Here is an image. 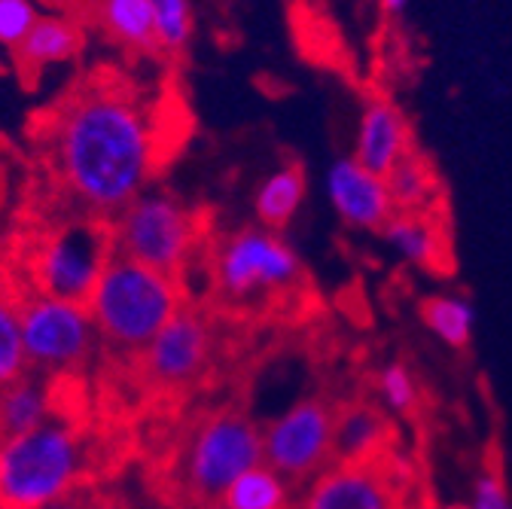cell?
<instances>
[{
  "label": "cell",
  "instance_id": "obj_22",
  "mask_svg": "<svg viewBox=\"0 0 512 509\" xmlns=\"http://www.w3.org/2000/svg\"><path fill=\"white\" fill-rule=\"evenodd\" d=\"M226 509H293V488L266 464L241 473L220 497Z\"/></svg>",
  "mask_w": 512,
  "mask_h": 509
},
{
  "label": "cell",
  "instance_id": "obj_25",
  "mask_svg": "<svg viewBox=\"0 0 512 509\" xmlns=\"http://www.w3.org/2000/svg\"><path fill=\"white\" fill-rule=\"evenodd\" d=\"M153 31L159 52H183L192 37V4L189 0H153Z\"/></svg>",
  "mask_w": 512,
  "mask_h": 509
},
{
  "label": "cell",
  "instance_id": "obj_3",
  "mask_svg": "<svg viewBox=\"0 0 512 509\" xmlns=\"http://www.w3.org/2000/svg\"><path fill=\"white\" fill-rule=\"evenodd\" d=\"M138 436L125 421L52 412L40 427L0 445V509H40L83 485H107Z\"/></svg>",
  "mask_w": 512,
  "mask_h": 509
},
{
  "label": "cell",
  "instance_id": "obj_14",
  "mask_svg": "<svg viewBox=\"0 0 512 509\" xmlns=\"http://www.w3.org/2000/svg\"><path fill=\"white\" fill-rule=\"evenodd\" d=\"M409 153H412V129L403 110L384 98L369 101L357 125L354 162L375 177H388L394 165L403 162Z\"/></svg>",
  "mask_w": 512,
  "mask_h": 509
},
{
  "label": "cell",
  "instance_id": "obj_27",
  "mask_svg": "<svg viewBox=\"0 0 512 509\" xmlns=\"http://www.w3.org/2000/svg\"><path fill=\"white\" fill-rule=\"evenodd\" d=\"M37 22V7L31 0H0V43L16 49Z\"/></svg>",
  "mask_w": 512,
  "mask_h": 509
},
{
  "label": "cell",
  "instance_id": "obj_13",
  "mask_svg": "<svg viewBox=\"0 0 512 509\" xmlns=\"http://www.w3.org/2000/svg\"><path fill=\"white\" fill-rule=\"evenodd\" d=\"M381 238L388 241L400 257L430 275L448 278L455 272V247L448 223L439 217V205L430 211H394L384 223Z\"/></svg>",
  "mask_w": 512,
  "mask_h": 509
},
{
  "label": "cell",
  "instance_id": "obj_17",
  "mask_svg": "<svg viewBox=\"0 0 512 509\" xmlns=\"http://www.w3.org/2000/svg\"><path fill=\"white\" fill-rule=\"evenodd\" d=\"M52 415L49 378L25 372L13 385L0 388V445L40 427Z\"/></svg>",
  "mask_w": 512,
  "mask_h": 509
},
{
  "label": "cell",
  "instance_id": "obj_8",
  "mask_svg": "<svg viewBox=\"0 0 512 509\" xmlns=\"http://www.w3.org/2000/svg\"><path fill=\"white\" fill-rule=\"evenodd\" d=\"M183 302L186 299L171 278L122 257V253H113L86 302L101 342V357H138L183 308Z\"/></svg>",
  "mask_w": 512,
  "mask_h": 509
},
{
  "label": "cell",
  "instance_id": "obj_16",
  "mask_svg": "<svg viewBox=\"0 0 512 509\" xmlns=\"http://www.w3.org/2000/svg\"><path fill=\"white\" fill-rule=\"evenodd\" d=\"M86 49V31L77 19L68 16H37L28 37L10 49L13 65L22 77V83H34L49 65H64L74 61Z\"/></svg>",
  "mask_w": 512,
  "mask_h": 509
},
{
  "label": "cell",
  "instance_id": "obj_9",
  "mask_svg": "<svg viewBox=\"0 0 512 509\" xmlns=\"http://www.w3.org/2000/svg\"><path fill=\"white\" fill-rule=\"evenodd\" d=\"M7 266V263H4ZM10 269V266H7ZM10 299L19 314L28 369L37 375H86L101 357V342L86 305L28 290L10 272Z\"/></svg>",
  "mask_w": 512,
  "mask_h": 509
},
{
  "label": "cell",
  "instance_id": "obj_15",
  "mask_svg": "<svg viewBox=\"0 0 512 509\" xmlns=\"http://www.w3.org/2000/svg\"><path fill=\"white\" fill-rule=\"evenodd\" d=\"M394 452V418L369 400L339 403L333 424V464H366Z\"/></svg>",
  "mask_w": 512,
  "mask_h": 509
},
{
  "label": "cell",
  "instance_id": "obj_1",
  "mask_svg": "<svg viewBox=\"0 0 512 509\" xmlns=\"http://www.w3.org/2000/svg\"><path fill=\"white\" fill-rule=\"evenodd\" d=\"M43 193L28 217L113 220L174 156V113L135 77L95 65L31 122Z\"/></svg>",
  "mask_w": 512,
  "mask_h": 509
},
{
  "label": "cell",
  "instance_id": "obj_10",
  "mask_svg": "<svg viewBox=\"0 0 512 509\" xmlns=\"http://www.w3.org/2000/svg\"><path fill=\"white\" fill-rule=\"evenodd\" d=\"M336 409L339 403L314 394L296 400L287 412L263 424V464L290 488H308L333 464Z\"/></svg>",
  "mask_w": 512,
  "mask_h": 509
},
{
  "label": "cell",
  "instance_id": "obj_26",
  "mask_svg": "<svg viewBox=\"0 0 512 509\" xmlns=\"http://www.w3.org/2000/svg\"><path fill=\"white\" fill-rule=\"evenodd\" d=\"M467 506L470 509H512V494H509V485H506V476H503V464H500L497 455L488 458L482 464V470L476 473Z\"/></svg>",
  "mask_w": 512,
  "mask_h": 509
},
{
  "label": "cell",
  "instance_id": "obj_6",
  "mask_svg": "<svg viewBox=\"0 0 512 509\" xmlns=\"http://www.w3.org/2000/svg\"><path fill=\"white\" fill-rule=\"evenodd\" d=\"M113 253L116 244L110 220L25 217L0 260L28 290L49 299L86 305Z\"/></svg>",
  "mask_w": 512,
  "mask_h": 509
},
{
  "label": "cell",
  "instance_id": "obj_31",
  "mask_svg": "<svg viewBox=\"0 0 512 509\" xmlns=\"http://www.w3.org/2000/svg\"><path fill=\"white\" fill-rule=\"evenodd\" d=\"M110 509H128V506H125V500L116 494V497H113V503H110Z\"/></svg>",
  "mask_w": 512,
  "mask_h": 509
},
{
  "label": "cell",
  "instance_id": "obj_33",
  "mask_svg": "<svg viewBox=\"0 0 512 509\" xmlns=\"http://www.w3.org/2000/svg\"><path fill=\"white\" fill-rule=\"evenodd\" d=\"M7 74V65H4V58H0V77H4Z\"/></svg>",
  "mask_w": 512,
  "mask_h": 509
},
{
  "label": "cell",
  "instance_id": "obj_11",
  "mask_svg": "<svg viewBox=\"0 0 512 509\" xmlns=\"http://www.w3.org/2000/svg\"><path fill=\"white\" fill-rule=\"evenodd\" d=\"M394 452L366 464H330L296 509H406V485Z\"/></svg>",
  "mask_w": 512,
  "mask_h": 509
},
{
  "label": "cell",
  "instance_id": "obj_20",
  "mask_svg": "<svg viewBox=\"0 0 512 509\" xmlns=\"http://www.w3.org/2000/svg\"><path fill=\"white\" fill-rule=\"evenodd\" d=\"M421 324L430 330L436 342H442L452 351H467L476 336L479 311L470 296L464 293H436L421 299L418 305Z\"/></svg>",
  "mask_w": 512,
  "mask_h": 509
},
{
  "label": "cell",
  "instance_id": "obj_28",
  "mask_svg": "<svg viewBox=\"0 0 512 509\" xmlns=\"http://www.w3.org/2000/svg\"><path fill=\"white\" fill-rule=\"evenodd\" d=\"M116 491L107 488V485H83V488H74L68 494L55 497L52 503L40 506V509H110Z\"/></svg>",
  "mask_w": 512,
  "mask_h": 509
},
{
  "label": "cell",
  "instance_id": "obj_12",
  "mask_svg": "<svg viewBox=\"0 0 512 509\" xmlns=\"http://www.w3.org/2000/svg\"><path fill=\"white\" fill-rule=\"evenodd\" d=\"M327 199L336 217L360 232H381L394 217V202L388 196L384 177L369 174L354 156H342L327 171Z\"/></svg>",
  "mask_w": 512,
  "mask_h": 509
},
{
  "label": "cell",
  "instance_id": "obj_5",
  "mask_svg": "<svg viewBox=\"0 0 512 509\" xmlns=\"http://www.w3.org/2000/svg\"><path fill=\"white\" fill-rule=\"evenodd\" d=\"M305 263L281 232L263 226H238L214 235L208 250V296L202 305L235 324L272 321L305 296Z\"/></svg>",
  "mask_w": 512,
  "mask_h": 509
},
{
  "label": "cell",
  "instance_id": "obj_24",
  "mask_svg": "<svg viewBox=\"0 0 512 509\" xmlns=\"http://www.w3.org/2000/svg\"><path fill=\"white\" fill-rule=\"evenodd\" d=\"M378 397L384 403V412L391 418L415 415V409L421 403V385H418L415 372L400 360L388 363L378 372Z\"/></svg>",
  "mask_w": 512,
  "mask_h": 509
},
{
  "label": "cell",
  "instance_id": "obj_2",
  "mask_svg": "<svg viewBox=\"0 0 512 509\" xmlns=\"http://www.w3.org/2000/svg\"><path fill=\"white\" fill-rule=\"evenodd\" d=\"M256 464H263V424L238 397L180 409L150 445V491L168 509H202L220 503Z\"/></svg>",
  "mask_w": 512,
  "mask_h": 509
},
{
  "label": "cell",
  "instance_id": "obj_19",
  "mask_svg": "<svg viewBox=\"0 0 512 509\" xmlns=\"http://www.w3.org/2000/svg\"><path fill=\"white\" fill-rule=\"evenodd\" d=\"M308 193V177L302 162H287L275 174H269L253 196V211H256V226L269 232H284L296 211L302 208Z\"/></svg>",
  "mask_w": 512,
  "mask_h": 509
},
{
  "label": "cell",
  "instance_id": "obj_30",
  "mask_svg": "<svg viewBox=\"0 0 512 509\" xmlns=\"http://www.w3.org/2000/svg\"><path fill=\"white\" fill-rule=\"evenodd\" d=\"M430 509H470L467 503H436V506H430Z\"/></svg>",
  "mask_w": 512,
  "mask_h": 509
},
{
  "label": "cell",
  "instance_id": "obj_21",
  "mask_svg": "<svg viewBox=\"0 0 512 509\" xmlns=\"http://www.w3.org/2000/svg\"><path fill=\"white\" fill-rule=\"evenodd\" d=\"M394 211H430L439 205V183L424 156L415 150L394 165V171L384 177Z\"/></svg>",
  "mask_w": 512,
  "mask_h": 509
},
{
  "label": "cell",
  "instance_id": "obj_29",
  "mask_svg": "<svg viewBox=\"0 0 512 509\" xmlns=\"http://www.w3.org/2000/svg\"><path fill=\"white\" fill-rule=\"evenodd\" d=\"M409 4H412V0H381V7L388 16H403L409 10Z\"/></svg>",
  "mask_w": 512,
  "mask_h": 509
},
{
  "label": "cell",
  "instance_id": "obj_32",
  "mask_svg": "<svg viewBox=\"0 0 512 509\" xmlns=\"http://www.w3.org/2000/svg\"><path fill=\"white\" fill-rule=\"evenodd\" d=\"M202 509H226L223 503H211V506H202Z\"/></svg>",
  "mask_w": 512,
  "mask_h": 509
},
{
  "label": "cell",
  "instance_id": "obj_7",
  "mask_svg": "<svg viewBox=\"0 0 512 509\" xmlns=\"http://www.w3.org/2000/svg\"><path fill=\"white\" fill-rule=\"evenodd\" d=\"M110 223L116 253L171 278L180 293H186L192 275L202 269L208 296V250L214 229L199 205H186L171 189H147Z\"/></svg>",
  "mask_w": 512,
  "mask_h": 509
},
{
  "label": "cell",
  "instance_id": "obj_18",
  "mask_svg": "<svg viewBox=\"0 0 512 509\" xmlns=\"http://www.w3.org/2000/svg\"><path fill=\"white\" fill-rule=\"evenodd\" d=\"M92 16L116 46L159 55L153 31V0H92Z\"/></svg>",
  "mask_w": 512,
  "mask_h": 509
},
{
  "label": "cell",
  "instance_id": "obj_4",
  "mask_svg": "<svg viewBox=\"0 0 512 509\" xmlns=\"http://www.w3.org/2000/svg\"><path fill=\"white\" fill-rule=\"evenodd\" d=\"M226 317L208 305L183 302V308L159 330V336L132 360H104L107 394L116 400L132 388L147 412H180L220 378L226 342Z\"/></svg>",
  "mask_w": 512,
  "mask_h": 509
},
{
  "label": "cell",
  "instance_id": "obj_23",
  "mask_svg": "<svg viewBox=\"0 0 512 509\" xmlns=\"http://www.w3.org/2000/svg\"><path fill=\"white\" fill-rule=\"evenodd\" d=\"M25 372H28V357H25L19 314L10 299V269L0 260V388L13 385Z\"/></svg>",
  "mask_w": 512,
  "mask_h": 509
}]
</instances>
